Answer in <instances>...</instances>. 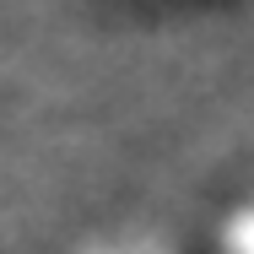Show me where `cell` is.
Listing matches in <instances>:
<instances>
[{"label": "cell", "instance_id": "obj_1", "mask_svg": "<svg viewBox=\"0 0 254 254\" xmlns=\"http://www.w3.org/2000/svg\"><path fill=\"white\" fill-rule=\"evenodd\" d=\"M222 254H254V205L227 227V238H222Z\"/></svg>", "mask_w": 254, "mask_h": 254}]
</instances>
